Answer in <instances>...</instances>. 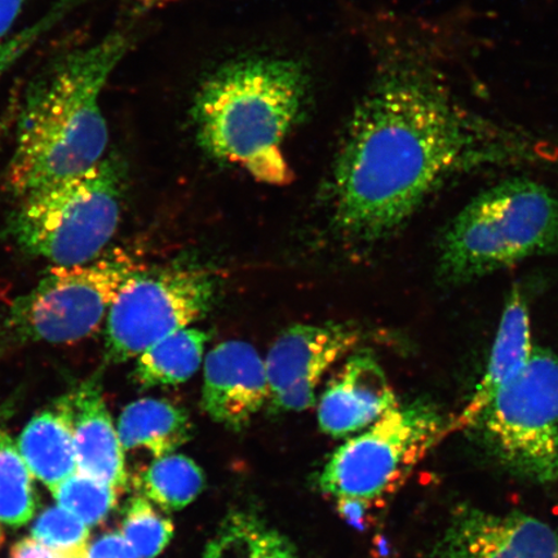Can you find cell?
Wrapping results in <instances>:
<instances>
[{"instance_id": "1", "label": "cell", "mask_w": 558, "mask_h": 558, "mask_svg": "<svg viewBox=\"0 0 558 558\" xmlns=\"http://www.w3.org/2000/svg\"><path fill=\"white\" fill-rule=\"evenodd\" d=\"M556 159L548 143L465 104L424 41L392 40L341 140L333 226L349 239L380 240L452 178Z\"/></svg>"}, {"instance_id": "2", "label": "cell", "mask_w": 558, "mask_h": 558, "mask_svg": "<svg viewBox=\"0 0 558 558\" xmlns=\"http://www.w3.org/2000/svg\"><path fill=\"white\" fill-rule=\"evenodd\" d=\"M130 45L128 34L109 33L56 61L34 83L7 173L13 194L24 198L101 162L109 144L101 97Z\"/></svg>"}, {"instance_id": "3", "label": "cell", "mask_w": 558, "mask_h": 558, "mask_svg": "<svg viewBox=\"0 0 558 558\" xmlns=\"http://www.w3.org/2000/svg\"><path fill=\"white\" fill-rule=\"evenodd\" d=\"M311 97V74L299 60L255 54L228 61L195 93V137L207 156L260 183L289 185L294 172L282 146L308 114Z\"/></svg>"}, {"instance_id": "4", "label": "cell", "mask_w": 558, "mask_h": 558, "mask_svg": "<svg viewBox=\"0 0 558 558\" xmlns=\"http://www.w3.org/2000/svg\"><path fill=\"white\" fill-rule=\"evenodd\" d=\"M558 248V198L538 181L514 178L472 199L446 229L438 269L466 283Z\"/></svg>"}, {"instance_id": "5", "label": "cell", "mask_w": 558, "mask_h": 558, "mask_svg": "<svg viewBox=\"0 0 558 558\" xmlns=\"http://www.w3.org/2000/svg\"><path fill=\"white\" fill-rule=\"evenodd\" d=\"M123 181L120 160L105 157L78 177L26 195L13 215V239L53 265L97 259L120 226Z\"/></svg>"}, {"instance_id": "6", "label": "cell", "mask_w": 558, "mask_h": 558, "mask_svg": "<svg viewBox=\"0 0 558 558\" xmlns=\"http://www.w3.org/2000/svg\"><path fill=\"white\" fill-rule=\"evenodd\" d=\"M470 429L515 476L558 480V357L535 348L527 365L498 390Z\"/></svg>"}, {"instance_id": "7", "label": "cell", "mask_w": 558, "mask_h": 558, "mask_svg": "<svg viewBox=\"0 0 558 558\" xmlns=\"http://www.w3.org/2000/svg\"><path fill=\"white\" fill-rule=\"evenodd\" d=\"M445 429L430 404L400 403L332 453L319 476L320 492L374 506L403 485Z\"/></svg>"}, {"instance_id": "8", "label": "cell", "mask_w": 558, "mask_h": 558, "mask_svg": "<svg viewBox=\"0 0 558 558\" xmlns=\"http://www.w3.org/2000/svg\"><path fill=\"white\" fill-rule=\"evenodd\" d=\"M140 267L121 250L85 264L53 265L12 306L11 325L21 337L40 343L73 344L93 337Z\"/></svg>"}, {"instance_id": "9", "label": "cell", "mask_w": 558, "mask_h": 558, "mask_svg": "<svg viewBox=\"0 0 558 558\" xmlns=\"http://www.w3.org/2000/svg\"><path fill=\"white\" fill-rule=\"evenodd\" d=\"M218 298L211 271L142 264L122 286L107 318V357L114 364L134 360L167 335L204 318Z\"/></svg>"}, {"instance_id": "10", "label": "cell", "mask_w": 558, "mask_h": 558, "mask_svg": "<svg viewBox=\"0 0 558 558\" xmlns=\"http://www.w3.org/2000/svg\"><path fill=\"white\" fill-rule=\"evenodd\" d=\"M361 332L351 325H295L270 347L265 367L270 403L277 411H304L316 403L320 379L331 366L354 351Z\"/></svg>"}, {"instance_id": "11", "label": "cell", "mask_w": 558, "mask_h": 558, "mask_svg": "<svg viewBox=\"0 0 558 558\" xmlns=\"http://www.w3.org/2000/svg\"><path fill=\"white\" fill-rule=\"evenodd\" d=\"M425 558H558V534L527 513L459 505Z\"/></svg>"}, {"instance_id": "12", "label": "cell", "mask_w": 558, "mask_h": 558, "mask_svg": "<svg viewBox=\"0 0 558 558\" xmlns=\"http://www.w3.org/2000/svg\"><path fill=\"white\" fill-rule=\"evenodd\" d=\"M269 401L267 367L253 345L230 340L209 351L201 404L211 421L242 430Z\"/></svg>"}, {"instance_id": "13", "label": "cell", "mask_w": 558, "mask_h": 558, "mask_svg": "<svg viewBox=\"0 0 558 558\" xmlns=\"http://www.w3.org/2000/svg\"><path fill=\"white\" fill-rule=\"evenodd\" d=\"M399 400L378 360L368 351L349 355L325 389L318 404V424L335 438L364 430Z\"/></svg>"}, {"instance_id": "14", "label": "cell", "mask_w": 558, "mask_h": 558, "mask_svg": "<svg viewBox=\"0 0 558 558\" xmlns=\"http://www.w3.org/2000/svg\"><path fill=\"white\" fill-rule=\"evenodd\" d=\"M70 397L78 471L114 487L121 494L125 493L130 476L123 448L99 383H83L78 389L70 392Z\"/></svg>"}, {"instance_id": "15", "label": "cell", "mask_w": 558, "mask_h": 558, "mask_svg": "<svg viewBox=\"0 0 558 558\" xmlns=\"http://www.w3.org/2000/svg\"><path fill=\"white\" fill-rule=\"evenodd\" d=\"M530 313L525 296L519 289L508 296L501 314L497 337H495L487 365L469 404L445 429L451 432L470 429L501 387L512 380L527 365L534 353Z\"/></svg>"}, {"instance_id": "16", "label": "cell", "mask_w": 558, "mask_h": 558, "mask_svg": "<svg viewBox=\"0 0 558 558\" xmlns=\"http://www.w3.org/2000/svg\"><path fill=\"white\" fill-rule=\"evenodd\" d=\"M19 450L33 476L52 494L78 471L70 393L32 417L21 432Z\"/></svg>"}, {"instance_id": "17", "label": "cell", "mask_w": 558, "mask_h": 558, "mask_svg": "<svg viewBox=\"0 0 558 558\" xmlns=\"http://www.w3.org/2000/svg\"><path fill=\"white\" fill-rule=\"evenodd\" d=\"M123 450L145 449L156 459L170 456L193 436L184 409L162 399H142L125 407L118 421Z\"/></svg>"}, {"instance_id": "18", "label": "cell", "mask_w": 558, "mask_h": 558, "mask_svg": "<svg viewBox=\"0 0 558 558\" xmlns=\"http://www.w3.org/2000/svg\"><path fill=\"white\" fill-rule=\"evenodd\" d=\"M208 335L195 327L167 335L136 357L135 380L143 388L179 386L204 364Z\"/></svg>"}, {"instance_id": "19", "label": "cell", "mask_w": 558, "mask_h": 558, "mask_svg": "<svg viewBox=\"0 0 558 558\" xmlns=\"http://www.w3.org/2000/svg\"><path fill=\"white\" fill-rule=\"evenodd\" d=\"M202 558H303L288 536L247 512L222 521Z\"/></svg>"}, {"instance_id": "20", "label": "cell", "mask_w": 558, "mask_h": 558, "mask_svg": "<svg viewBox=\"0 0 558 558\" xmlns=\"http://www.w3.org/2000/svg\"><path fill=\"white\" fill-rule=\"evenodd\" d=\"M143 497L167 512L180 511L205 490L206 478L193 459L181 453L158 458L136 477Z\"/></svg>"}, {"instance_id": "21", "label": "cell", "mask_w": 558, "mask_h": 558, "mask_svg": "<svg viewBox=\"0 0 558 558\" xmlns=\"http://www.w3.org/2000/svg\"><path fill=\"white\" fill-rule=\"evenodd\" d=\"M38 508V494L23 456L0 428V522L12 527L26 525Z\"/></svg>"}, {"instance_id": "22", "label": "cell", "mask_w": 558, "mask_h": 558, "mask_svg": "<svg viewBox=\"0 0 558 558\" xmlns=\"http://www.w3.org/2000/svg\"><path fill=\"white\" fill-rule=\"evenodd\" d=\"M121 527L138 558H156L169 546L174 534L172 521L159 513L143 495L128 501Z\"/></svg>"}, {"instance_id": "23", "label": "cell", "mask_w": 558, "mask_h": 558, "mask_svg": "<svg viewBox=\"0 0 558 558\" xmlns=\"http://www.w3.org/2000/svg\"><path fill=\"white\" fill-rule=\"evenodd\" d=\"M121 493L80 471L61 484L53 497L60 507L73 513L87 526L99 525L118 506Z\"/></svg>"}, {"instance_id": "24", "label": "cell", "mask_w": 558, "mask_h": 558, "mask_svg": "<svg viewBox=\"0 0 558 558\" xmlns=\"http://www.w3.org/2000/svg\"><path fill=\"white\" fill-rule=\"evenodd\" d=\"M32 536L58 558L88 557L89 530L86 523L62 507L41 512L33 523Z\"/></svg>"}, {"instance_id": "25", "label": "cell", "mask_w": 558, "mask_h": 558, "mask_svg": "<svg viewBox=\"0 0 558 558\" xmlns=\"http://www.w3.org/2000/svg\"><path fill=\"white\" fill-rule=\"evenodd\" d=\"M81 2L82 0H61L37 23L0 40V78Z\"/></svg>"}, {"instance_id": "26", "label": "cell", "mask_w": 558, "mask_h": 558, "mask_svg": "<svg viewBox=\"0 0 558 558\" xmlns=\"http://www.w3.org/2000/svg\"><path fill=\"white\" fill-rule=\"evenodd\" d=\"M87 558H138V556L122 534L108 533L90 544Z\"/></svg>"}, {"instance_id": "27", "label": "cell", "mask_w": 558, "mask_h": 558, "mask_svg": "<svg viewBox=\"0 0 558 558\" xmlns=\"http://www.w3.org/2000/svg\"><path fill=\"white\" fill-rule=\"evenodd\" d=\"M337 507L341 519H344L349 525L357 529H364L367 525L368 511L373 508L367 501L360 499H339Z\"/></svg>"}, {"instance_id": "28", "label": "cell", "mask_w": 558, "mask_h": 558, "mask_svg": "<svg viewBox=\"0 0 558 558\" xmlns=\"http://www.w3.org/2000/svg\"><path fill=\"white\" fill-rule=\"evenodd\" d=\"M29 0H0V40L9 37Z\"/></svg>"}, {"instance_id": "29", "label": "cell", "mask_w": 558, "mask_h": 558, "mask_svg": "<svg viewBox=\"0 0 558 558\" xmlns=\"http://www.w3.org/2000/svg\"><path fill=\"white\" fill-rule=\"evenodd\" d=\"M11 558H58V556L34 538H25L12 547Z\"/></svg>"}, {"instance_id": "30", "label": "cell", "mask_w": 558, "mask_h": 558, "mask_svg": "<svg viewBox=\"0 0 558 558\" xmlns=\"http://www.w3.org/2000/svg\"><path fill=\"white\" fill-rule=\"evenodd\" d=\"M177 2H180V0H134V3L143 11L162 9V7Z\"/></svg>"}, {"instance_id": "31", "label": "cell", "mask_w": 558, "mask_h": 558, "mask_svg": "<svg viewBox=\"0 0 558 558\" xmlns=\"http://www.w3.org/2000/svg\"><path fill=\"white\" fill-rule=\"evenodd\" d=\"M3 541H4L3 533H2V530H0V546H2Z\"/></svg>"}]
</instances>
